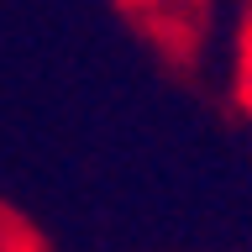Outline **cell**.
I'll use <instances>...</instances> for the list:
<instances>
[{"instance_id": "cell-1", "label": "cell", "mask_w": 252, "mask_h": 252, "mask_svg": "<svg viewBox=\"0 0 252 252\" xmlns=\"http://www.w3.org/2000/svg\"><path fill=\"white\" fill-rule=\"evenodd\" d=\"M137 5H147L153 16H168V21H173V16H184L189 5H200V0H137Z\"/></svg>"}]
</instances>
